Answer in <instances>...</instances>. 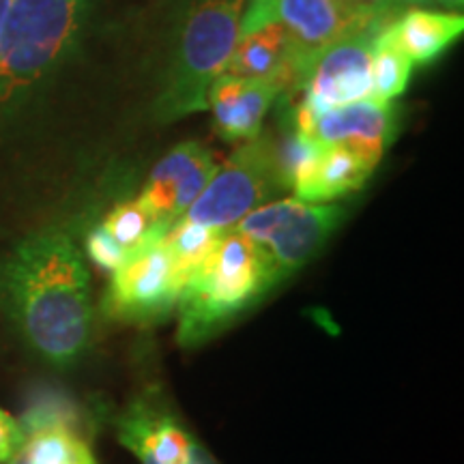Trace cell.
<instances>
[{
	"label": "cell",
	"mask_w": 464,
	"mask_h": 464,
	"mask_svg": "<svg viewBox=\"0 0 464 464\" xmlns=\"http://www.w3.org/2000/svg\"><path fill=\"white\" fill-rule=\"evenodd\" d=\"M0 301L26 344L48 363L65 368L89 348V269L63 230L34 232L3 258Z\"/></svg>",
	"instance_id": "obj_1"
},
{
	"label": "cell",
	"mask_w": 464,
	"mask_h": 464,
	"mask_svg": "<svg viewBox=\"0 0 464 464\" xmlns=\"http://www.w3.org/2000/svg\"><path fill=\"white\" fill-rule=\"evenodd\" d=\"M276 286L274 271L256 243L226 230L179 295V344H205Z\"/></svg>",
	"instance_id": "obj_2"
},
{
	"label": "cell",
	"mask_w": 464,
	"mask_h": 464,
	"mask_svg": "<svg viewBox=\"0 0 464 464\" xmlns=\"http://www.w3.org/2000/svg\"><path fill=\"white\" fill-rule=\"evenodd\" d=\"M247 0H188L155 116L161 123L205 112L213 80L224 73L239 39Z\"/></svg>",
	"instance_id": "obj_3"
},
{
	"label": "cell",
	"mask_w": 464,
	"mask_h": 464,
	"mask_svg": "<svg viewBox=\"0 0 464 464\" xmlns=\"http://www.w3.org/2000/svg\"><path fill=\"white\" fill-rule=\"evenodd\" d=\"M86 0H9L0 28V108L33 89L82 26Z\"/></svg>",
	"instance_id": "obj_4"
},
{
	"label": "cell",
	"mask_w": 464,
	"mask_h": 464,
	"mask_svg": "<svg viewBox=\"0 0 464 464\" xmlns=\"http://www.w3.org/2000/svg\"><path fill=\"white\" fill-rule=\"evenodd\" d=\"M342 218L344 208L338 205L284 198L254 208L230 230L256 243L276 282L282 284L316 256Z\"/></svg>",
	"instance_id": "obj_5"
},
{
	"label": "cell",
	"mask_w": 464,
	"mask_h": 464,
	"mask_svg": "<svg viewBox=\"0 0 464 464\" xmlns=\"http://www.w3.org/2000/svg\"><path fill=\"white\" fill-rule=\"evenodd\" d=\"M274 138L258 133L243 142L224 166H219L202 194L181 219L211 226L218 230H230L254 208L263 207L280 194Z\"/></svg>",
	"instance_id": "obj_6"
},
{
	"label": "cell",
	"mask_w": 464,
	"mask_h": 464,
	"mask_svg": "<svg viewBox=\"0 0 464 464\" xmlns=\"http://www.w3.org/2000/svg\"><path fill=\"white\" fill-rule=\"evenodd\" d=\"M181 290L183 284L174 271L164 237H155L130 252L114 271L102 310L114 321L150 324L170 314Z\"/></svg>",
	"instance_id": "obj_7"
},
{
	"label": "cell",
	"mask_w": 464,
	"mask_h": 464,
	"mask_svg": "<svg viewBox=\"0 0 464 464\" xmlns=\"http://www.w3.org/2000/svg\"><path fill=\"white\" fill-rule=\"evenodd\" d=\"M393 20L396 17L392 15L362 14V11L346 7L342 0H269L263 7L247 9L243 14L239 34L256 31L269 22H277L295 45L301 75L318 50L362 33L365 28L390 24Z\"/></svg>",
	"instance_id": "obj_8"
},
{
	"label": "cell",
	"mask_w": 464,
	"mask_h": 464,
	"mask_svg": "<svg viewBox=\"0 0 464 464\" xmlns=\"http://www.w3.org/2000/svg\"><path fill=\"white\" fill-rule=\"evenodd\" d=\"M385 26L365 28L318 50L293 86L301 92L297 106L323 112L346 103L372 100L374 42Z\"/></svg>",
	"instance_id": "obj_9"
},
{
	"label": "cell",
	"mask_w": 464,
	"mask_h": 464,
	"mask_svg": "<svg viewBox=\"0 0 464 464\" xmlns=\"http://www.w3.org/2000/svg\"><path fill=\"white\" fill-rule=\"evenodd\" d=\"M293 123L321 147L346 144L357 150L365 161L379 166L396 131V114H393L392 102L362 100L340 108L323 110V112H312L304 106H297Z\"/></svg>",
	"instance_id": "obj_10"
},
{
	"label": "cell",
	"mask_w": 464,
	"mask_h": 464,
	"mask_svg": "<svg viewBox=\"0 0 464 464\" xmlns=\"http://www.w3.org/2000/svg\"><path fill=\"white\" fill-rule=\"evenodd\" d=\"M116 434L140 464H218L158 398H138L119 417Z\"/></svg>",
	"instance_id": "obj_11"
},
{
	"label": "cell",
	"mask_w": 464,
	"mask_h": 464,
	"mask_svg": "<svg viewBox=\"0 0 464 464\" xmlns=\"http://www.w3.org/2000/svg\"><path fill=\"white\" fill-rule=\"evenodd\" d=\"M216 170V160L205 144L181 142L153 168L138 200L149 208L158 228L168 232L189 211Z\"/></svg>",
	"instance_id": "obj_12"
},
{
	"label": "cell",
	"mask_w": 464,
	"mask_h": 464,
	"mask_svg": "<svg viewBox=\"0 0 464 464\" xmlns=\"http://www.w3.org/2000/svg\"><path fill=\"white\" fill-rule=\"evenodd\" d=\"M288 84L284 80H254L222 73L213 80L207 108L213 110L216 130L228 142H247L263 130L271 103Z\"/></svg>",
	"instance_id": "obj_13"
},
{
	"label": "cell",
	"mask_w": 464,
	"mask_h": 464,
	"mask_svg": "<svg viewBox=\"0 0 464 464\" xmlns=\"http://www.w3.org/2000/svg\"><path fill=\"white\" fill-rule=\"evenodd\" d=\"M224 73L237 78L284 80L288 89H293L299 75L297 52L288 33L277 22H269L256 31L239 34Z\"/></svg>",
	"instance_id": "obj_14"
},
{
	"label": "cell",
	"mask_w": 464,
	"mask_h": 464,
	"mask_svg": "<svg viewBox=\"0 0 464 464\" xmlns=\"http://www.w3.org/2000/svg\"><path fill=\"white\" fill-rule=\"evenodd\" d=\"M464 31V17L411 9L390 22L382 33L413 65L437 61Z\"/></svg>",
	"instance_id": "obj_15"
},
{
	"label": "cell",
	"mask_w": 464,
	"mask_h": 464,
	"mask_svg": "<svg viewBox=\"0 0 464 464\" xmlns=\"http://www.w3.org/2000/svg\"><path fill=\"white\" fill-rule=\"evenodd\" d=\"M374 168L376 166L365 161L357 150L346 147V144L324 147L316 161L314 172L304 188L295 194V198L318 202V205L338 200L342 196L362 188L370 179V174L374 172Z\"/></svg>",
	"instance_id": "obj_16"
},
{
	"label": "cell",
	"mask_w": 464,
	"mask_h": 464,
	"mask_svg": "<svg viewBox=\"0 0 464 464\" xmlns=\"http://www.w3.org/2000/svg\"><path fill=\"white\" fill-rule=\"evenodd\" d=\"M5 464H95L89 445L67 428H44L26 434Z\"/></svg>",
	"instance_id": "obj_17"
},
{
	"label": "cell",
	"mask_w": 464,
	"mask_h": 464,
	"mask_svg": "<svg viewBox=\"0 0 464 464\" xmlns=\"http://www.w3.org/2000/svg\"><path fill=\"white\" fill-rule=\"evenodd\" d=\"M323 149L324 147L312 140V138H307L304 131H299L297 125L290 119L280 140H274L276 170L282 189H293L297 194L307 183V179L312 177V172H314Z\"/></svg>",
	"instance_id": "obj_18"
},
{
	"label": "cell",
	"mask_w": 464,
	"mask_h": 464,
	"mask_svg": "<svg viewBox=\"0 0 464 464\" xmlns=\"http://www.w3.org/2000/svg\"><path fill=\"white\" fill-rule=\"evenodd\" d=\"M226 230L211 228V226H202L188 219H179L170 230L164 235V246L170 254L174 271H177L179 280L185 286L198 266L205 263L208 254L218 246Z\"/></svg>",
	"instance_id": "obj_19"
},
{
	"label": "cell",
	"mask_w": 464,
	"mask_h": 464,
	"mask_svg": "<svg viewBox=\"0 0 464 464\" xmlns=\"http://www.w3.org/2000/svg\"><path fill=\"white\" fill-rule=\"evenodd\" d=\"M413 63L393 45L385 33H379L374 42L372 58V100L392 102L402 95L409 86Z\"/></svg>",
	"instance_id": "obj_20"
},
{
	"label": "cell",
	"mask_w": 464,
	"mask_h": 464,
	"mask_svg": "<svg viewBox=\"0 0 464 464\" xmlns=\"http://www.w3.org/2000/svg\"><path fill=\"white\" fill-rule=\"evenodd\" d=\"M110 232V237L125 249L127 254L138 249L144 243L155 239V237H164L166 232L158 228L153 216L140 200L123 202L114 208L102 224Z\"/></svg>",
	"instance_id": "obj_21"
},
{
	"label": "cell",
	"mask_w": 464,
	"mask_h": 464,
	"mask_svg": "<svg viewBox=\"0 0 464 464\" xmlns=\"http://www.w3.org/2000/svg\"><path fill=\"white\" fill-rule=\"evenodd\" d=\"M86 252H89V258L92 263L100 266L102 271H108V274H114V271L125 263V258L130 256V254L110 237V232L103 228V226H97V228H92L89 232V237H86Z\"/></svg>",
	"instance_id": "obj_22"
},
{
	"label": "cell",
	"mask_w": 464,
	"mask_h": 464,
	"mask_svg": "<svg viewBox=\"0 0 464 464\" xmlns=\"http://www.w3.org/2000/svg\"><path fill=\"white\" fill-rule=\"evenodd\" d=\"M24 443V432L9 413L0 409V464L11 460V456Z\"/></svg>",
	"instance_id": "obj_23"
},
{
	"label": "cell",
	"mask_w": 464,
	"mask_h": 464,
	"mask_svg": "<svg viewBox=\"0 0 464 464\" xmlns=\"http://www.w3.org/2000/svg\"><path fill=\"white\" fill-rule=\"evenodd\" d=\"M346 7L362 11V14L372 15H392L396 17V11L406 0H342Z\"/></svg>",
	"instance_id": "obj_24"
},
{
	"label": "cell",
	"mask_w": 464,
	"mask_h": 464,
	"mask_svg": "<svg viewBox=\"0 0 464 464\" xmlns=\"http://www.w3.org/2000/svg\"><path fill=\"white\" fill-rule=\"evenodd\" d=\"M7 7H9V0H0V28H3V20H5V14H7Z\"/></svg>",
	"instance_id": "obj_25"
},
{
	"label": "cell",
	"mask_w": 464,
	"mask_h": 464,
	"mask_svg": "<svg viewBox=\"0 0 464 464\" xmlns=\"http://www.w3.org/2000/svg\"><path fill=\"white\" fill-rule=\"evenodd\" d=\"M434 3L448 5V7H460V5H462V0H434Z\"/></svg>",
	"instance_id": "obj_26"
},
{
	"label": "cell",
	"mask_w": 464,
	"mask_h": 464,
	"mask_svg": "<svg viewBox=\"0 0 464 464\" xmlns=\"http://www.w3.org/2000/svg\"><path fill=\"white\" fill-rule=\"evenodd\" d=\"M265 3H269V0H252V3H249V7H247V9H258V7H263Z\"/></svg>",
	"instance_id": "obj_27"
}]
</instances>
